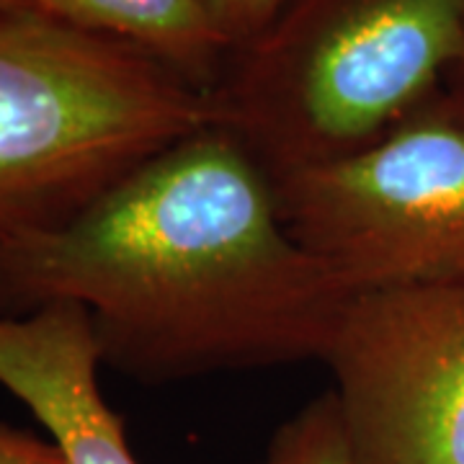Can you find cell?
<instances>
[{
    "label": "cell",
    "instance_id": "1",
    "mask_svg": "<svg viewBox=\"0 0 464 464\" xmlns=\"http://www.w3.org/2000/svg\"><path fill=\"white\" fill-rule=\"evenodd\" d=\"M351 299L286 232L266 170L219 124L65 225L0 243V315L75 302L101 362L140 382L323 362Z\"/></svg>",
    "mask_w": 464,
    "mask_h": 464
},
{
    "label": "cell",
    "instance_id": "2",
    "mask_svg": "<svg viewBox=\"0 0 464 464\" xmlns=\"http://www.w3.org/2000/svg\"><path fill=\"white\" fill-rule=\"evenodd\" d=\"M209 124L212 93L148 52L0 8V243L65 225Z\"/></svg>",
    "mask_w": 464,
    "mask_h": 464
},
{
    "label": "cell",
    "instance_id": "3",
    "mask_svg": "<svg viewBox=\"0 0 464 464\" xmlns=\"http://www.w3.org/2000/svg\"><path fill=\"white\" fill-rule=\"evenodd\" d=\"M464 54V0H292L232 52L212 101L266 173L369 148Z\"/></svg>",
    "mask_w": 464,
    "mask_h": 464
},
{
    "label": "cell",
    "instance_id": "4",
    "mask_svg": "<svg viewBox=\"0 0 464 464\" xmlns=\"http://www.w3.org/2000/svg\"><path fill=\"white\" fill-rule=\"evenodd\" d=\"M268 181L286 232L353 297L464 286V103L444 85L374 145Z\"/></svg>",
    "mask_w": 464,
    "mask_h": 464
},
{
    "label": "cell",
    "instance_id": "5",
    "mask_svg": "<svg viewBox=\"0 0 464 464\" xmlns=\"http://www.w3.org/2000/svg\"><path fill=\"white\" fill-rule=\"evenodd\" d=\"M323 364L351 464H464V286L356 295Z\"/></svg>",
    "mask_w": 464,
    "mask_h": 464
},
{
    "label": "cell",
    "instance_id": "6",
    "mask_svg": "<svg viewBox=\"0 0 464 464\" xmlns=\"http://www.w3.org/2000/svg\"><path fill=\"white\" fill-rule=\"evenodd\" d=\"M101 348L88 310L52 302L0 315V384L50 433L67 464H140L121 415L99 387Z\"/></svg>",
    "mask_w": 464,
    "mask_h": 464
},
{
    "label": "cell",
    "instance_id": "7",
    "mask_svg": "<svg viewBox=\"0 0 464 464\" xmlns=\"http://www.w3.org/2000/svg\"><path fill=\"white\" fill-rule=\"evenodd\" d=\"M34 11L81 32L148 52L188 83L212 93L230 47L204 0H29Z\"/></svg>",
    "mask_w": 464,
    "mask_h": 464
},
{
    "label": "cell",
    "instance_id": "8",
    "mask_svg": "<svg viewBox=\"0 0 464 464\" xmlns=\"http://www.w3.org/2000/svg\"><path fill=\"white\" fill-rule=\"evenodd\" d=\"M261 464H351L333 390L284 420L271 436Z\"/></svg>",
    "mask_w": 464,
    "mask_h": 464
},
{
    "label": "cell",
    "instance_id": "9",
    "mask_svg": "<svg viewBox=\"0 0 464 464\" xmlns=\"http://www.w3.org/2000/svg\"><path fill=\"white\" fill-rule=\"evenodd\" d=\"M204 5L232 54L264 36L292 0H204Z\"/></svg>",
    "mask_w": 464,
    "mask_h": 464
},
{
    "label": "cell",
    "instance_id": "10",
    "mask_svg": "<svg viewBox=\"0 0 464 464\" xmlns=\"http://www.w3.org/2000/svg\"><path fill=\"white\" fill-rule=\"evenodd\" d=\"M0 464H67L50 439L0 423Z\"/></svg>",
    "mask_w": 464,
    "mask_h": 464
},
{
    "label": "cell",
    "instance_id": "11",
    "mask_svg": "<svg viewBox=\"0 0 464 464\" xmlns=\"http://www.w3.org/2000/svg\"><path fill=\"white\" fill-rule=\"evenodd\" d=\"M447 83L449 93H454V96L464 103V54L462 60L457 63V67L447 75Z\"/></svg>",
    "mask_w": 464,
    "mask_h": 464
},
{
    "label": "cell",
    "instance_id": "12",
    "mask_svg": "<svg viewBox=\"0 0 464 464\" xmlns=\"http://www.w3.org/2000/svg\"><path fill=\"white\" fill-rule=\"evenodd\" d=\"M3 11H34L29 0H0Z\"/></svg>",
    "mask_w": 464,
    "mask_h": 464
}]
</instances>
